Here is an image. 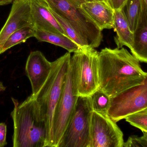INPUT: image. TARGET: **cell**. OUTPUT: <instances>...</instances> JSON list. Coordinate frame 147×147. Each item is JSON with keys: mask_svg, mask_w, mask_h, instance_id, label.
<instances>
[{"mask_svg": "<svg viewBox=\"0 0 147 147\" xmlns=\"http://www.w3.org/2000/svg\"><path fill=\"white\" fill-rule=\"evenodd\" d=\"M113 28L117 33L115 41L117 48L125 46L130 49L134 41V32L130 29L122 9L114 10Z\"/></svg>", "mask_w": 147, "mask_h": 147, "instance_id": "9a60e30c", "label": "cell"}, {"mask_svg": "<svg viewBox=\"0 0 147 147\" xmlns=\"http://www.w3.org/2000/svg\"><path fill=\"white\" fill-rule=\"evenodd\" d=\"M13 0H0V5H5L13 2Z\"/></svg>", "mask_w": 147, "mask_h": 147, "instance_id": "d4e9b609", "label": "cell"}, {"mask_svg": "<svg viewBox=\"0 0 147 147\" xmlns=\"http://www.w3.org/2000/svg\"><path fill=\"white\" fill-rule=\"evenodd\" d=\"M125 119L129 124L141 131H147V108L133 114Z\"/></svg>", "mask_w": 147, "mask_h": 147, "instance_id": "44dd1931", "label": "cell"}, {"mask_svg": "<svg viewBox=\"0 0 147 147\" xmlns=\"http://www.w3.org/2000/svg\"><path fill=\"white\" fill-rule=\"evenodd\" d=\"M71 1L78 7H80L81 4L86 2V0H71Z\"/></svg>", "mask_w": 147, "mask_h": 147, "instance_id": "484cf974", "label": "cell"}, {"mask_svg": "<svg viewBox=\"0 0 147 147\" xmlns=\"http://www.w3.org/2000/svg\"><path fill=\"white\" fill-rule=\"evenodd\" d=\"M142 3V0H127L122 9L133 32L135 29L140 16Z\"/></svg>", "mask_w": 147, "mask_h": 147, "instance_id": "d6986e66", "label": "cell"}, {"mask_svg": "<svg viewBox=\"0 0 147 147\" xmlns=\"http://www.w3.org/2000/svg\"><path fill=\"white\" fill-rule=\"evenodd\" d=\"M127 0H106L108 5L113 10L122 9L127 2Z\"/></svg>", "mask_w": 147, "mask_h": 147, "instance_id": "cb8c5ba5", "label": "cell"}, {"mask_svg": "<svg viewBox=\"0 0 147 147\" xmlns=\"http://www.w3.org/2000/svg\"><path fill=\"white\" fill-rule=\"evenodd\" d=\"M14 108L11 113L13 123V147H46L45 122L35 97L32 95L20 103L12 98Z\"/></svg>", "mask_w": 147, "mask_h": 147, "instance_id": "7a4b0ae2", "label": "cell"}, {"mask_svg": "<svg viewBox=\"0 0 147 147\" xmlns=\"http://www.w3.org/2000/svg\"><path fill=\"white\" fill-rule=\"evenodd\" d=\"M28 26L34 27L30 0L14 1L9 15L0 31V55L2 47L8 38L18 29Z\"/></svg>", "mask_w": 147, "mask_h": 147, "instance_id": "30bf717a", "label": "cell"}, {"mask_svg": "<svg viewBox=\"0 0 147 147\" xmlns=\"http://www.w3.org/2000/svg\"><path fill=\"white\" fill-rule=\"evenodd\" d=\"M71 62L79 97H90L99 88V52L95 48L74 53Z\"/></svg>", "mask_w": 147, "mask_h": 147, "instance_id": "5b68a950", "label": "cell"}, {"mask_svg": "<svg viewBox=\"0 0 147 147\" xmlns=\"http://www.w3.org/2000/svg\"><path fill=\"white\" fill-rule=\"evenodd\" d=\"M52 69V63L40 51L30 53L27 60L26 72L32 86V94L35 96L48 79Z\"/></svg>", "mask_w": 147, "mask_h": 147, "instance_id": "8fae6325", "label": "cell"}, {"mask_svg": "<svg viewBox=\"0 0 147 147\" xmlns=\"http://www.w3.org/2000/svg\"><path fill=\"white\" fill-rule=\"evenodd\" d=\"M123 132L108 114L92 111L90 147H123Z\"/></svg>", "mask_w": 147, "mask_h": 147, "instance_id": "9c48e42d", "label": "cell"}, {"mask_svg": "<svg viewBox=\"0 0 147 147\" xmlns=\"http://www.w3.org/2000/svg\"><path fill=\"white\" fill-rule=\"evenodd\" d=\"M50 8L70 22L89 47H98L102 40V31L71 0H44Z\"/></svg>", "mask_w": 147, "mask_h": 147, "instance_id": "277c9868", "label": "cell"}, {"mask_svg": "<svg viewBox=\"0 0 147 147\" xmlns=\"http://www.w3.org/2000/svg\"><path fill=\"white\" fill-rule=\"evenodd\" d=\"M7 126L4 123H0V147L7 146Z\"/></svg>", "mask_w": 147, "mask_h": 147, "instance_id": "603a6c76", "label": "cell"}, {"mask_svg": "<svg viewBox=\"0 0 147 147\" xmlns=\"http://www.w3.org/2000/svg\"><path fill=\"white\" fill-rule=\"evenodd\" d=\"M30 3L32 20L35 29L65 35L44 0H30Z\"/></svg>", "mask_w": 147, "mask_h": 147, "instance_id": "7c38bea8", "label": "cell"}, {"mask_svg": "<svg viewBox=\"0 0 147 147\" xmlns=\"http://www.w3.org/2000/svg\"><path fill=\"white\" fill-rule=\"evenodd\" d=\"M71 57L70 53L68 52L51 62V70L48 79L38 93L34 96L46 126V147H55L53 130L54 115L68 73Z\"/></svg>", "mask_w": 147, "mask_h": 147, "instance_id": "3957f363", "label": "cell"}, {"mask_svg": "<svg viewBox=\"0 0 147 147\" xmlns=\"http://www.w3.org/2000/svg\"><path fill=\"white\" fill-rule=\"evenodd\" d=\"M147 147V142L142 136H130L126 142H124L123 147Z\"/></svg>", "mask_w": 147, "mask_h": 147, "instance_id": "7402d4cb", "label": "cell"}, {"mask_svg": "<svg viewBox=\"0 0 147 147\" xmlns=\"http://www.w3.org/2000/svg\"><path fill=\"white\" fill-rule=\"evenodd\" d=\"M48 9L53 14L58 22L61 26L63 30L65 33V35L75 42L82 49H85L89 47L85 44L84 41L82 40L78 34L76 32L73 26L69 22L61 16L57 14L53 9H52L48 6Z\"/></svg>", "mask_w": 147, "mask_h": 147, "instance_id": "ac0fdd59", "label": "cell"}, {"mask_svg": "<svg viewBox=\"0 0 147 147\" xmlns=\"http://www.w3.org/2000/svg\"><path fill=\"white\" fill-rule=\"evenodd\" d=\"M80 8L101 31L113 28L114 10L105 1H86L81 4Z\"/></svg>", "mask_w": 147, "mask_h": 147, "instance_id": "4fadbf2b", "label": "cell"}, {"mask_svg": "<svg viewBox=\"0 0 147 147\" xmlns=\"http://www.w3.org/2000/svg\"><path fill=\"white\" fill-rule=\"evenodd\" d=\"M131 53L141 62L147 63V5L142 0L141 10L134 32Z\"/></svg>", "mask_w": 147, "mask_h": 147, "instance_id": "5bb4252c", "label": "cell"}, {"mask_svg": "<svg viewBox=\"0 0 147 147\" xmlns=\"http://www.w3.org/2000/svg\"><path fill=\"white\" fill-rule=\"evenodd\" d=\"M147 74L140 61L124 47L99 52V89L110 98L144 82Z\"/></svg>", "mask_w": 147, "mask_h": 147, "instance_id": "6da1fadb", "label": "cell"}, {"mask_svg": "<svg viewBox=\"0 0 147 147\" xmlns=\"http://www.w3.org/2000/svg\"><path fill=\"white\" fill-rule=\"evenodd\" d=\"M147 108V74L144 82L110 98L109 116L116 123Z\"/></svg>", "mask_w": 147, "mask_h": 147, "instance_id": "ba28073f", "label": "cell"}, {"mask_svg": "<svg viewBox=\"0 0 147 147\" xmlns=\"http://www.w3.org/2000/svg\"><path fill=\"white\" fill-rule=\"evenodd\" d=\"M74 69L71 59L60 99L56 108L53 122L55 147H58L73 114L78 99Z\"/></svg>", "mask_w": 147, "mask_h": 147, "instance_id": "52a82bcc", "label": "cell"}, {"mask_svg": "<svg viewBox=\"0 0 147 147\" xmlns=\"http://www.w3.org/2000/svg\"><path fill=\"white\" fill-rule=\"evenodd\" d=\"M145 2H146V3L147 5V0H145Z\"/></svg>", "mask_w": 147, "mask_h": 147, "instance_id": "f546056e", "label": "cell"}, {"mask_svg": "<svg viewBox=\"0 0 147 147\" xmlns=\"http://www.w3.org/2000/svg\"><path fill=\"white\" fill-rule=\"evenodd\" d=\"M86 1H105L106 2V0H86Z\"/></svg>", "mask_w": 147, "mask_h": 147, "instance_id": "f1b7e54d", "label": "cell"}, {"mask_svg": "<svg viewBox=\"0 0 147 147\" xmlns=\"http://www.w3.org/2000/svg\"><path fill=\"white\" fill-rule=\"evenodd\" d=\"M6 90V87L3 85L2 82H0V92L4 91Z\"/></svg>", "mask_w": 147, "mask_h": 147, "instance_id": "4316f807", "label": "cell"}, {"mask_svg": "<svg viewBox=\"0 0 147 147\" xmlns=\"http://www.w3.org/2000/svg\"><path fill=\"white\" fill-rule=\"evenodd\" d=\"M34 37L40 42H48L61 47L70 53L82 49L73 41L63 35L35 29Z\"/></svg>", "mask_w": 147, "mask_h": 147, "instance_id": "2e32d148", "label": "cell"}, {"mask_svg": "<svg viewBox=\"0 0 147 147\" xmlns=\"http://www.w3.org/2000/svg\"><path fill=\"white\" fill-rule=\"evenodd\" d=\"M143 133V136L142 137H143L145 140L147 142V131H142Z\"/></svg>", "mask_w": 147, "mask_h": 147, "instance_id": "83f0119b", "label": "cell"}, {"mask_svg": "<svg viewBox=\"0 0 147 147\" xmlns=\"http://www.w3.org/2000/svg\"><path fill=\"white\" fill-rule=\"evenodd\" d=\"M92 111L90 97H79L58 147H90Z\"/></svg>", "mask_w": 147, "mask_h": 147, "instance_id": "8992f818", "label": "cell"}, {"mask_svg": "<svg viewBox=\"0 0 147 147\" xmlns=\"http://www.w3.org/2000/svg\"><path fill=\"white\" fill-rule=\"evenodd\" d=\"M13 1H16V0H13Z\"/></svg>", "mask_w": 147, "mask_h": 147, "instance_id": "4dcf8cb0", "label": "cell"}, {"mask_svg": "<svg viewBox=\"0 0 147 147\" xmlns=\"http://www.w3.org/2000/svg\"><path fill=\"white\" fill-rule=\"evenodd\" d=\"M35 28L28 26L18 29L13 33L5 41L1 51V54L18 44L26 42L28 39L34 37Z\"/></svg>", "mask_w": 147, "mask_h": 147, "instance_id": "e0dca14e", "label": "cell"}, {"mask_svg": "<svg viewBox=\"0 0 147 147\" xmlns=\"http://www.w3.org/2000/svg\"><path fill=\"white\" fill-rule=\"evenodd\" d=\"M93 111L102 114H108L110 104V98L100 89L90 96Z\"/></svg>", "mask_w": 147, "mask_h": 147, "instance_id": "ffe728a7", "label": "cell"}]
</instances>
